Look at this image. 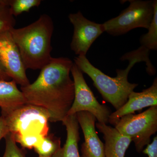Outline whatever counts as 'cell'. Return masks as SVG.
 Returning a JSON list of instances; mask_svg holds the SVG:
<instances>
[{
  "mask_svg": "<svg viewBox=\"0 0 157 157\" xmlns=\"http://www.w3.org/2000/svg\"><path fill=\"white\" fill-rule=\"evenodd\" d=\"M154 15L149 27L148 32L144 34L140 39L141 45L150 51L157 49V1L154 0L153 2Z\"/></svg>",
  "mask_w": 157,
  "mask_h": 157,
  "instance_id": "cell-16",
  "label": "cell"
},
{
  "mask_svg": "<svg viewBox=\"0 0 157 157\" xmlns=\"http://www.w3.org/2000/svg\"><path fill=\"white\" fill-rule=\"evenodd\" d=\"M95 125L103 134L105 140V157H124L132 141L131 138L122 135L115 128L107 124L98 122Z\"/></svg>",
  "mask_w": 157,
  "mask_h": 157,
  "instance_id": "cell-12",
  "label": "cell"
},
{
  "mask_svg": "<svg viewBox=\"0 0 157 157\" xmlns=\"http://www.w3.org/2000/svg\"><path fill=\"white\" fill-rule=\"evenodd\" d=\"M0 60L10 78L21 86L30 83L21 56L10 31L0 34Z\"/></svg>",
  "mask_w": 157,
  "mask_h": 157,
  "instance_id": "cell-9",
  "label": "cell"
},
{
  "mask_svg": "<svg viewBox=\"0 0 157 157\" xmlns=\"http://www.w3.org/2000/svg\"><path fill=\"white\" fill-rule=\"evenodd\" d=\"M144 154L147 155L148 157H157V136L154 138L151 143L147 145L143 150Z\"/></svg>",
  "mask_w": 157,
  "mask_h": 157,
  "instance_id": "cell-21",
  "label": "cell"
},
{
  "mask_svg": "<svg viewBox=\"0 0 157 157\" xmlns=\"http://www.w3.org/2000/svg\"><path fill=\"white\" fill-rule=\"evenodd\" d=\"M73 64L69 58L52 57L36 81L21 87L26 104L46 109L52 122L62 121L73 104L74 85L70 73Z\"/></svg>",
  "mask_w": 157,
  "mask_h": 157,
  "instance_id": "cell-1",
  "label": "cell"
},
{
  "mask_svg": "<svg viewBox=\"0 0 157 157\" xmlns=\"http://www.w3.org/2000/svg\"><path fill=\"white\" fill-rule=\"evenodd\" d=\"M61 147L60 138L49 134L43 137L34 149L39 157H52Z\"/></svg>",
  "mask_w": 157,
  "mask_h": 157,
  "instance_id": "cell-15",
  "label": "cell"
},
{
  "mask_svg": "<svg viewBox=\"0 0 157 157\" xmlns=\"http://www.w3.org/2000/svg\"><path fill=\"white\" fill-rule=\"evenodd\" d=\"M14 136V135H13ZM16 143H19L24 148H34L42 140L43 136L36 134H29L14 136Z\"/></svg>",
  "mask_w": 157,
  "mask_h": 157,
  "instance_id": "cell-20",
  "label": "cell"
},
{
  "mask_svg": "<svg viewBox=\"0 0 157 157\" xmlns=\"http://www.w3.org/2000/svg\"><path fill=\"white\" fill-rule=\"evenodd\" d=\"M62 122L67 130V140L64 146L52 157H80L78 147L80 140L79 126L76 114L67 116Z\"/></svg>",
  "mask_w": 157,
  "mask_h": 157,
  "instance_id": "cell-13",
  "label": "cell"
},
{
  "mask_svg": "<svg viewBox=\"0 0 157 157\" xmlns=\"http://www.w3.org/2000/svg\"><path fill=\"white\" fill-rule=\"evenodd\" d=\"M79 125L84 135L85 141L82 144L83 157H105L104 144L98 137L95 129L96 117L87 111L76 113Z\"/></svg>",
  "mask_w": 157,
  "mask_h": 157,
  "instance_id": "cell-11",
  "label": "cell"
},
{
  "mask_svg": "<svg viewBox=\"0 0 157 157\" xmlns=\"http://www.w3.org/2000/svg\"><path fill=\"white\" fill-rule=\"evenodd\" d=\"M40 0H9L11 14L17 16L24 12H29L32 8L39 7Z\"/></svg>",
  "mask_w": 157,
  "mask_h": 157,
  "instance_id": "cell-18",
  "label": "cell"
},
{
  "mask_svg": "<svg viewBox=\"0 0 157 157\" xmlns=\"http://www.w3.org/2000/svg\"><path fill=\"white\" fill-rule=\"evenodd\" d=\"M80 157H82V156H81Z\"/></svg>",
  "mask_w": 157,
  "mask_h": 157,
  "instance_id": "cell-24",
  "label": "cell"
},
{
  "mask_svg": "<svg viewBox=\"0 0 157 157\" xmlns=\"http://www.w3.org/2000/svg\"><path fill=\"white\" fill-rule=\"evenodd\" d=\"M71 73L74 82V98L67 116L87 111L94 116L98 122L108 123L112 113L107 106L100 104L97 101L85 80L82 72L74 63Z\"/></svg>",
  "mask_w": 157,
  "mask_h": 157,
  "instance_id": "cell-7",
  "label": "cell"
},
{
  "mask_svg": "<svg viewBox=\"0 0 157 157\" xmlns=\"http://www.w3.org/2000/svg\"><path fill=\"white\" fill-rule=\"evenodd\" d=\"M114 127L121 134L130 137L137 152H141L150 143L152 135L156 133L157 106L151 107L139 114L124 116Z\"/></svg>",
  "mask_w": 157,
  "mask_h": 157,
  "instance_id": "cell-6",
  "label": "cell"
},
{
  "mask_svg": "<svg viewBox=\"0 0 157 157\" xmlns=\"http://www.w3.org/2000/svg\"><path fill=\"white\" fill-rule=\"evenodd\" d=\"M4 138L6 140V147L2 157H26L24 152L17 147L11 133L9 132Z\"/></svg>",
  "mask_w": 157,
  "mask_h": 157,
  "instance_id": "cell-19",
  "label": "cell"
},
{
  "mask_svg": "<svg viewBox=\"0 0 157 157\" xmlns=\"http://www.w3.org/2000/svg\"><path fill=\"white\" fill-rule=\"evenodd\" d=\"M10 77L7 73V71L0 60V81H10Z\"/></svg>",
  "mask_w": 157,
  "mask_h": 157,
  "instance_id": "cell-23",
  "label": "cell"
},
{
  "mask_svg": "<svg viewBox=\"0 0 157 157\" xmlns=\"http://www.w3.org/2000/svg\"><path fill=\"white\" fill-rule=\"evenodd\" d=\"M26 104L22 92L13 80L0 81V107L2 115L9 114Z\"/></svg>",
  "mask_w": 157,
  "mask_h": 157,
  "instance_id": "cell-14",
  "label": "cell"
},
{
  "mask_svg": "<svg viewBox=\"0 0 157 157\" xmlns=\"http://www.w3.org/2000/svg\"><path fill=\"white\" fill-rule=\"evenodd\" d=\"M130 5L117 17L103 24L104 32L121 36L137 28L148 29L154 15V1L130 0Z\"/></svg>",
  "mask_w": 157,
  "mask_h": 157,
  "instance_id": "cell-4",
  "label": "cell"
},
{
  "mask_svg": "<svg viewBox=\"0 0 157 157\" xmlns=\"http://www.w3.org/2000/svg\"><path fill=\"white\" fill-rule=\"evenodd\" d=\"M157 106V78H155L150 87L141 92L133 91L129 95L128 101L120 109L111 113L108 123L115 126L121 118L149 107Z\"/></svg>",
  "mask_w": 157,
  "mask_h": 157,
  "instance_id": "cell-10",
  "label": "cell"
},
{
  "mask_svg": "<svg viewBox=\"0 0 157 157\" xmlns=\"http://www.w3.org/2000/svg\"><path fill=\"white\" fill-rule=\"evenodd\" d=\"M9 129L5 118L2 116L0 117V140L3 137H6L9 133Z\"/></svg>",
  "mask_w": 157,
  "mask_h": 157,
  "instance_id": "cell-22",
  "label": "cell"
},
{
  "mask_svg": "<svg viewBox=\"0 0 157 157\" xmlns=\"http://www.w3.org/2000/svg\"><path fill=\"white\" fill-rule=\"evenodd\" d=\"M150 52L141 45L136 50L124 54L120 60L122 61L128 60V66L125 70L117 69V76L115 77H110L95 67L86 56L76 57L74 63L82 73L87 74L91 78L94 85L104 100L117 110L126 104L129 95L138 86V84L131 83L128 80L129 72L135 64L145 62L146 72L150 76H154L156 73L155 68L149 59Z\"/></svg>",
  "mask_w": 157,
  "mask_h": 157,
  "instance_id": "cell-2",
  "label": "cell"
},
{
  "mask_svg": "<svg viewBox=\"0 0 157 157\" xmlns=\"http://www.w3.org/2000/svg\"><path fill=\"white\" fill-rule=\"evenodd\" d=\"M68 17L74 28L70 48L78 56H86L93 43L104 33L103 24L91 21L79 11L71 13Z\"/></svg>",
  "mask_w": 157,
  "mask_h": 157,
  "instance_id": "cell-8",
  "label": "cell"
},
{
  "mask_svg": "<svg viewBox=\"0 0 157 157\" xmlns=\"http://www.w3.org/2000/svg\"><path fill=\"white\" fill-rule=\"evenodd\" d=\"M54 27L51 17L44 14L26 26L10 31L26 70H41L50 61Z\"/></svg>",
  "mask_w": 157,
  "mask_h": 157,
  "instance_id": "cell-3",
  "label": "cell"
},
{
  "mask_svg": "<svg viewBox=\"0 0 157 157\" xmlns=\"http://www.w3.org/2000/svg\"><path fill=\"white\" fill-rule=\"evenodd\" d=\"M15 20L11 14L9 0H0V34L14 28Z\"/></svg>",
  "mask_w": 157,
  "mask_h": 157,
  "instance_id": "cell-17",
  "label": "cell"
},
{
  "mask_svg": "<svg viewBox=\"0 0 157 157\" xmlns=\"http://www.w3.org/2000/svg\"><path fill=\"white\" fill-rule=\"evenodd\" d=\"M2 116L14 136L36 134L45 137L48 135L50 114L42 107L26 104Z\"/></svg>",
  "mask_w": 157,
  "mask_h": 157,
  "instance_id": "cell-5",
  "label": "cell"
}]
</instances>
